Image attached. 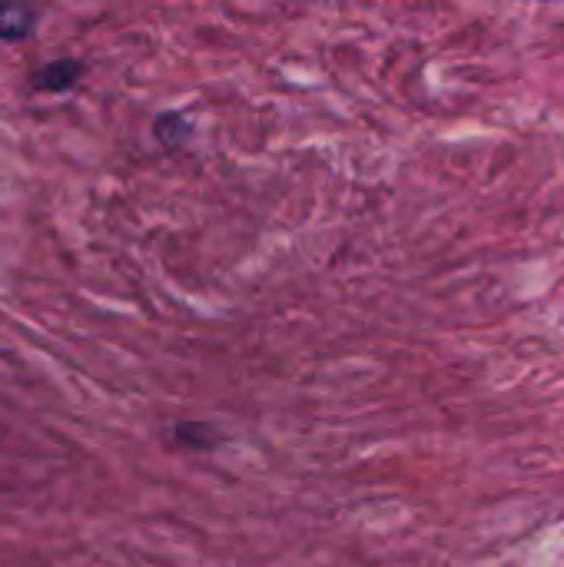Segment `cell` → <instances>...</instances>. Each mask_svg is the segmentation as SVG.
<instances>
[{
  "label": "cell",
  "mask_w": 564,
  "mask_h": 567,
  "mask_svg": "<svg viewBox=\"0 0 564 567\" xmlns=\"http://www.w3.org/2000/svg\"><path fill=\"white\" fill-rule=\"evenodd\" d=\"M43 7L37 0H0V40L23 43L37 33Z\"/></svg>",
  "instance_id": "1"
},
{
  "label": "cell",
  "mask_w": 564,
  "mask_h": 567,
  "mask_svg": "<svg viewBox=\"0 0 564 567\" xmlns=\"http://www.w3.org/2000/svg\"><path fill=\"white\" fill-rule=\"evenodd\" d=\"M153 133H156V140H160L166 150H180V146L189 140L193 126H189V120H186L183 113H163V116H156Z\"/></svg>",
  "instance_id": "4"
},
{
  "label": "cell",
  "mask_w": 564,
  "mask_h": 567,
  "mask_svg": "<svg viewBox=\"0 0 564 567\" xmlns=\"http://www.w3.org/2000/svg\"><path fill=\"white\" fill-rule=\"evenodd\" d=\"M173 442L183 449H193V452H213L219 445V432L203 422H180L173 429Z\"/></svg>",
  "instance_id": "3"
},
{
  "label": "cell",
  "mask_w": 564,
  "mask_h": 567,
  "mask_svg": "<svg viewBox=\"0 0 564 567\" xmlns=\"http://www.w3.org/2000/svg\"><path fill=\"white\" fill-rule=\"evenodd\" d=\"M80 76H83V63L70 60V56H60V60H50V63L37 66L30 73V86L40 90V93H66V90L76 86Z\"/></svg>",
  "instance_id": "2"
}]
</instances>
